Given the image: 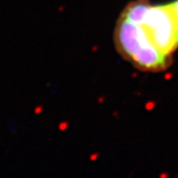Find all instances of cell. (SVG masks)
<instances>
[{
    "mask_svg": "<svg viewBox=\"0 0 178 178\" xmlns=\"http://www.w3.org/2000/svg\"><path fill=\"white\" fill-rule=\"evenodd\" d=\"M175 4H176V8H177V11H178V0H177V1H175Z\"/></svg>",
    "mask_w": 178,
    "mask_h": 178,
    "instance_id": "cell-2",
    "label": "cell"
},
{
    "mask_svg": "<svg viewBox=\"0 0 178 178\" xmlns=\"http://www.w3.org/2000/svg\"><path fill=\"white\" fill-rule=\"evenodd\" d=\"M114 44L118 54L137 70H166L178 48L175 2L151 4L149 0H132L116 22Z\"/></svg>",
    "mask_w": 178,
    "mask_h": 178,
    "instance_id": "cell-1",
    "label": "cell"
}]
</instances>
